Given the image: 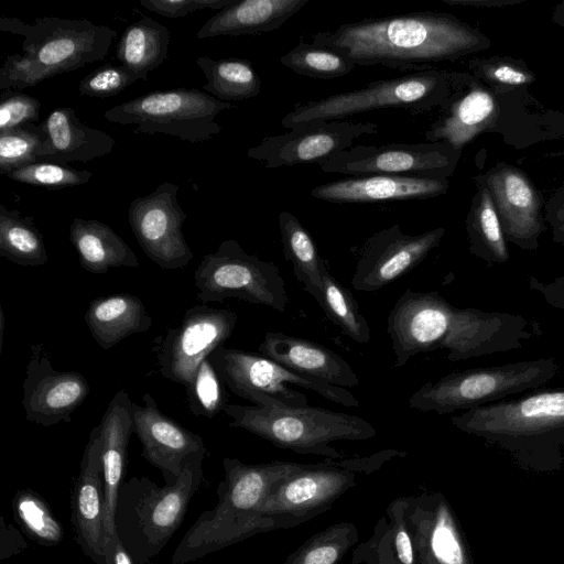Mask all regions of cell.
<instances>
[{"label":"cell","instance_id":"1","mask_svg":"<svg viewBox=\"0 0 564 564\" xmlns=\"http://www.w3.org/2000/svg\"><path fill=\"white\" fill-rule=\"evenodd\" d=\"M387 333L403 367L422 352L446 349L451 361L519 349L542 335L540 325L520 314L459 308L438 292L406 289L389 313Z\"/></svg>","mask_w":564,"mask_h":564},{"label":"cell","instance_id":"2","mask_svg":"<svg viewBox=\"0 0 564 564\" xmlns=\"http://www.w3.org/2000/svg\"><path fill=\"white\" fill-rule=\"evenodd\" d=\"M312 43L332 48L355 65L423 72L488 50L491 40L447 12L422 11L345 23L316 32Z\"/></svg>","mask_w":564,"mask_h":564},{"label":"cell","instance_id":"3","mask_svg":"<svg viewBox=\"0 0 564 564\" xmlns=\"http://www.w3.org/2000/svg\"><path fill=\"white\" fill-rule=\"evenodd\" d=\"M449 85L437 118L424 132L427 142L463 150L478 135L492 132L522 148L562 133L555 128V112L545 110L529 88L492 89L468 72L457 70H449Z\"/></svg>","mask_w":564,"mask_h":564},{"label":"cell","instance_id":"4","mask_svg":"<svg viewBox=\"0 0 564 564\" xmlns=\"http://www.w3.org/2000/svg\"><path fill=\"white\" fill-rule=\"evenodd\" d=\"M451 422L502 449L524 470L545 474L563 467L564 387L473 408Z\"/></svg>","mask_w":564,"mask_h":564},{"label":"cell","instance_id":"5","mask_svg":"<svg viewBox=\"0 0 564 564\" xmlns=\"http://www.w3.org/2000/svg\"><path fill=\"white\" fill-rule=\"evenodd\" d=\"M0 31L21 35L22 53L7 56L0 68L2 90H22L62 73L102 61L117 32L89 20L42 17L34 23L2 17Z\"/></svg>","mask_w":564,"mask_h":564},{"label":"cell","instance_id":"6","mask_svg":"<svg viewBox=\"0 0 564 564\" xmlns=\"http://www.w3.org/2000/svg\"><path fill=\"white\" fill-rule=\"evenodd\" d=\"M225 479L219 484L216 507L200 514L175 550L172 563L185 564L272 527L260 507L273 486L308 464L272 462L243 464L223 460Z\"/></svg>","mask_w":564,"mask_h":564},{"label":"cell","instance_id":"7","mask_svg":"<svg viewBox=\"0 0 564 564\" xmlns=\"http://www.w3.org/2000/svg\"><path fill=\"white\" fill-rule=\"evenodd\" d=\"M206 449L191 455L174 484L133 477L119 490L116 529L131 556L149 564L170 541L203 479Z\"/></svg>","mask_w":564,"mask_h":564},{"label":"cell","instance_id":"8","mask_svg":"<svg viewBox=\"0 0 564 564\" xmlns=\"http://www.w3.org/2000/svg\"><path fill=\"white\" fill-rule=\"evenodd\" d=\"M229 426L246 430L273 445L300 454L340 458L336 441H365L377 435L367 420L316 406L265 408L227 404Z\"/></svg>","mask_w":564,"mask_h":564},{"label":"cell","instance_id":"9","mask_svg":"<svg viewBox=\"0 0 564 564\" xmlns=\"http://www.w3.org/2000/svg\"><path fill=\"white\" fill-rule=\"evenodd\" d=\"M449 91V69L415 72L303 102L282 118L281 126L292 130L313 122L340 120L386 108L423 115L438 108Z\"/></svg>","mask_w":564,"mask_h":564},{"label":"cell","instance_id":"10","mask_svg":"<svg viewBox=\"0 0 564 564\" xmlns=\"http://www.w3.org/2000/svg\"><path fill=\"white\" fill-rule=\"evenodd\" d=\"M558 370L554 358H541L454 371L425 382L411 394L408 404L414 411L437 414L467 411L511 394L539 389Z\"/></svg>","mask_w":564,"mask_h":564},{"label":"cell","instance_id":"11","mask_svg":"<svg viewBox=\"0 0 564 564\" xmlns=\"http://www.w3.org/2000/svg\"><path fill=\"white\" fill-rule=\"evenodd\" d=\"M208 358L224 384L253 405L306 406L307 397L289 384L314 391L344 406L359 405V401L348 389L292 371L261 354L221 346Z\"/></svg>","mask_w":564,"mask_h":564},{"label":"cell","instance_id":"12","mask_svg":"<svg viewBox=\"0 0 564 564\" xmlns=\"http://www.w3.org/2000/svg\"><path fill=\"white\" fill-rule=\"evenodd\" d=\"M236 108L198 88L152 91L119 104L104 113L111 123L135 124L134 133H163L191 143L209 141L221 132L216 117Z\"/></svg>","mask_w":564,"mask_h":564},{"label":"cell","instance_id":"13","mask_svg":"<svg viewBox=\"0 0 564 564\" xmlns=\"http://www.w3.org/2000/svg\"><path fill=\"white\" fill-rule=\"evenodd\" d=\"M194 283L196 299L203 303L235 297L281 313L290 303L279 267L247 253L235 239L224 240L215 252L202 258Z\"/></svg>","mask_w":564,"mask_h":564},{"label":"cell","instance_id":"14","mask_svg":"<svg viewBox=\"0 0 564 564\" xmlns=\"http://www.w3.org/2000/svg\"><path fill=\"white\" fill-rule=\"evenodd\" d=\"M463 150L444 142L351 147L319 165L325 173L349 177L375 174L448 178Z\"/></svg>","mask_w":564,"mask_h":564},{"label":"cell","instance_id":"15","mask_svg":"<svg viewBox=\"0 0 564 564\" xmlns=\"http://www.w3.org/2000/svg\"><path fill=\"white\" fill-rule=\"evenodd\" d=\"M238 315L206 304L188 308L180 324L156 338V359L162 377L187 386L199 365L231 336Z\"/></svg>","mask_w":564,"mask_h":564},{"label":"cell","instance_id":"16","mask_svg":"<svg viewBox=\"0 0 564 564\" xmlns=\"http://www.w3.org/2000/svg\"><path fill=\"white\" fill-rule=\"evenodd\" d=\"M178 185L164 182L129 206L128 221L147 257L162 269L186 267L194 253L182 231L186 213L177 200Z\"/></svg>","mask_w":564,"mask_h":564},{"label":"cell","instance_id":"17","mask_svg":"<svg viewBox=\"0 0 564 564\" xmlns=\"http://www.w3.org/2000/svg\"><path fill=\"white\" fill-rule=\"evenodd\" d=\"M473 181L489 191L506 240L524 251L538 250L546 224L543 195L531 177L517 166L498 162Z\"/></svg>","mask_w":564,"mask_h":564},{"label":"cell","instance_id":"18","mask_svg":"<svg viewBox=\"0 0 564 564\" xmlns=\"http://www.w3.org/2000/svg\"><path fill=\"white\" fill-rule=\"evenodd\" d=\"M378 129L377 123L368 121L313 122L290 132L265 137L259 144L248 149L247 155L262 162L269 169L304 163L322 165L351 148L357 138L375 134Z\"/></svg>","mask_w":564,"mask_h":564},{"label":"cell","instance_id":"19","mask_svg":"<svg viewBox=\"0 0 564 564\" xmlns=\"http://www.w3.org/2000/svg\"><path fill=\"white\" fill-rule=\"evenodd\" d=\"M443 227L420 235H406L399 225L381 229L359 246L351 285L373 292L419 265L445 235Z\"/></svg>","mask_w":564,"mask_h":564},{"label":"cell","instance_id":"20","mask_svg":"<svg viewBox=\"0 0 564 564\" xmlns=\"http://www.w3.org/2000/svg\"><path fill=\"white\" fill-rule=\"evenodd\" d=\"M359 469L357 459L308 464L273 486L260 507V514L270 520L276 516L296 519L319 511L355 485Z\"/></svg>","mask_w":564,"mask_h":564},{"label":"cell","instance_id":"21","mask_svg":"<svg viewBox=\"0 0 564 564\" xmlns=\"http://www.w3.org/2000/svg\"><path fill=\"white\" fill-rule=\"evenodd\" d=\"M22 387L25 419L44 427L70 422L90 392L80 372L56 370L42 345L32 348Z\"/></svg>","mask_w":564,"mask_h":564},{"label":"cell","instance_id":"22","mask_svg":"<svg viewBox=\"0 0 564 564\" xmlns=\"http://www.w3.org/2000/svg\"><path fill=\"white\" fill-rule=\"evenodd\" d=\"M72 521L76 541L96 564H107L102 441L99 425L89 435L74 487Z\"/></svg>","mask_w":564,"mask_h":564},{"label":"cell","instance_id":"23","mask_svg":"<svg viewBox=\"0 0 564 564\" xmlns=\"http://www.w3.org/2000/svg\"><path fill=\"white\" fill-rule=\"evenodd\" d=\"M144 405L132 402L133 433L142 445V456L159 468L167 485L174 484L186 459L206 449L204 440L165 415L150 393Z\"/></svg>","mask_w":564,"mask_h":564},{"label":"cell","instance_id":"24","mask_svg":"<svg viewBox=\"0 0 564 564\" xmlns=\"http://www.w3.org/2000/svg\"><path fill=\"white\" fill-rule=\"evenodd\" d=\"M449 184L448 178L375 174L324 183L314 187L311 195L337 204L427 199L446 194Z\"/></svg>","mask_w":564,"mask_h":564},{"label":"cell","instance_id":"25","mask_svg":"<svg viewBox=\"0 0 564 564\" xmlns=\"http://www.w3.org/2000/svg\"><path fill=\"white\" fill-rule=\"evenodd\" d=\"M259 354L292 371L337 387L347 389L359 384L357 373L340 355L306 338L268 332L259 345Z\"/></svg>","mask_w":564,"mask_h":564},{"label":"cell","instance_id":"26","mask_svg":"<svg viewBox=\"0 0 564 564\" xmlns=\"http://www.w3.org/2000/svg\"><path fill=\"white\" fill-rule=\"evenodd\" d=\"M102 441V468L105 484V529L107 558L109 545L116 538V512L124 473L127 447L133 433L132 401L127 391H118L110 400L98 424ZM108 562V561H107Z\"/></svg>","mask_w":564,"mask_h":564},{"label":"cell","instance_id":"27","mask_svg":"<svg viewBox=\"0 0 564 564\" xmlns=\"http://www.w3.org/2000/svg\"><path fill=\"white\" fill-rule=\"evenodd\" d=\"M43 124L47 141L42 162H88L110 153L116 144L107 132L83 123L70 107L54 109Z\"/></svg>","mask_w":564,"mask_h":564},{"label":"cell","instance_id":"28","mask_svg":"<svg viewBox=\"0 0 564 564\" xmlns=\"http://www.w3.org/2000/svg\"><path fill=\"white\" fill-rule=\"evenodd\" d=\"M310 0H237L209 18L196 37L254 35L280 29Z\"/></svg>","mask_w":564,"mask_h":564},{"label":"cell","instance_id":"29","mask_svg":"<svg viewBox=\"0 0 564 564\" xmlns=\"http://www.w3.org/2000/svg\"><path fill=\"white\" fill-rule=\"evenodd\" d=\"M423 564H475L456 517L442 496H436L423 514L415 535Z\"/></svg>","mask_w":564,"mask_h":564},{"label":"cell","instance_id":"30","mask_svg":"<svg viewBox=\"0 0 564 564\" xmlns=\"http://www.w3.org/2000/svg\"><path fill=\"white\" fill-rule=\"evenodd\" d=\"M85 323L94 340L108 350L128 336L148 332L152 317L138 296L118 293L93 300Z\"/></svg>","mask_w":564,"mask_h":564},{"label":"cell","instance_id":"31","mask_svg":"<svg viewBox=\"0 0 564 564\" xmlns=\"http://www.w3.org/2000/svg\"><path fill=\"white\" fill-rule=\"evenodd\" d=\"M69 240L84 270L102 274L112 268H137L139 260L129 245L107 224L74 218Z\"/></svg>","mask_w":564,"mask_h":564},{"label":"cell","instance_id":"32","mask_svg":"<svg viewBox=\"0 0 564 564\" xmlns=\"http://www.w3.org/2000/svg\"><path fill=\"white\" fill-rule=\"evenodd\" d=\"M170 39L165 25L144 15L126 28L116 46V58L138 80H148L149 73L166 61Z\"/></svg>","mask_w":564,"mask_h":564},{"label":"cell","instance_id":"33","mask_svg":"<svg viewBox=\"0 0 564 564\" xmlns=\"http://www.w3.org/2000/svg\"><path fill=\"white\" fill-rule=\"evenodd\" d=\"M476 185L465 225L469 252L488 264H502L509 258L507 240L489 191Z\"/></svg>","mask_w":564,"mask_h":564},{"label":"cell","instance_id":"34","mask_svg":"<svg viewBox=\"0 0 564 564\" xmlns=\"http://www.w3.org/2000/svg\"><path fill=\"white\" fill-rule=\"evenodd\" d=\"M283 252L293 265L296 280L319 304L322 300V271L326 261L318 254L313 238L297 217L286 210L278 215Z\"/></svg>","mask_w":564,"mask_h":564},{"label":"cell","instance_id":"35","mask_svg":"<svg viewBox=\"0 0 564 564\" xmlns=\"http://www.w3.org/2000/svg\"><path fill=\"white\" fill-rule=\"evenodd\" d=\"M207 83L203 90L221 101H237L257 97L261 80L250 61L245 58H196Z\"/></svg>","mask_w":564,"mask_h":564},{"label":"cell","instance_id":"36","mask_svg":"<svg viewBox=\"0 0 564 564\" xmlns=\"http://www.w3.org/2000/svg\"><path fill=\"white\" fill-rule=\"evenodd\" d=\"M0 256L22 267L47 262L44 238L32 216L0 205Z\"/></svg>","mask_w":564,"mask_h":564},{"label":"cell","instance_id":"37","mask_svg":"<svg viewBox=\"0 0 564 564\" xmlns=\"http://www.w3.org/2000/svg\"><path fill=\"white\" fill-rule=\"evenodd\" d=\"M322 278L319 306L326 316L352 340L359 344L369 343L370 328L367 319L359 311L358 303L350 291L330 274L327 262L323 268Z\"/></svg>","mask_w":564,"mask_h":564},{"label":"cell","instance_id":"38","mask_svg":"<svg viewBox=\"0 0 564 564\" xmlns=\"http://www.w3.org/2000/svg\"><path fill=\"white\" fill-rule=\"evenodd\" d=\"M281 63L296 74L317 78L333 79L350 73L355 64L326 46L300 42L280 58Z\"/></svg>","mask_w":564,"mask_h":564},{"label":"cell","instance_id":"39","mask_svg":"<svg viewBox=\"0 0 564 564\" xmlns=\"http://www.w3.org/2000/svg\"><path fill=\"white\" fill-rule=\"evenodd\" d=\"M47 141L43 122L0 131V174L42 162Z\"/></svg>","mask_w":564,"mask_h":564},{"label":"cell","instance_id":"40","mask_svg":"<svg viewBox=\"0 0 564 564\" xmlns=\"http://www.w3.org/2000/svg\"><path fill=\"white\" fill-rule=\"evenodd\" d=\"M14 517L29 538L41 545L54 546L64 538V529L46 502L33 490L22 489L12 500Z\"/></svg>","mask_w":564,"mask_h":564},{"label":"cell","instance_id":"41","mask_svg":"<svg viewBox=\"0 0 564 564\" xmlns=\"http://www.w3.org/2000/svg\"><path fill=\"white\" fill-rule=\"evenodd\" d=\"M467 72L492 89L529 88L536 80L527 62L512 56L495 55L465 62Z\"/></svg>","mask_w":564,"mask_h":564},{"label":"cell","instance_id":"42","mask_svg":"<svg viewBox=\"0 0 564 564\" xmlns=\"http://www.w3.org/2000/svg\"><path fill=\"white\" fill-rule=\"evenodd\" d=\"M354 532L348 523L333 525L308 540L285 564H336L356 539Z\"/></svg>","mask_w":564,"mask_h":564},{"label":"cell","instance_id":"43","mask_svg":"<svg viewBox=\"0 0 564 564\" xmlns=\"http://www.w3.org/2000/svg\"><path fill=\"white\" fill-rule=\"evenodd\" d=\"M186 398L189 411L195 416L212 419L225 410L227 403L224 382L208 357L186 386Z\"/></svg>","mask_w":564,"mask_h":564},{"label":"cell","instance_id":"44","mask_svg":"<svg viewBox=\"0 0 564 564\" xmlns=\"http://www.w3.org/2000/svg\"><path fill=\"white\" fill-rule=\"evenodd\" d=\"M93 176L88 170H77L72 166L52 162H37L10 172L7 177L12 181L61 189L87 183Z\"/></svg>","mask_w":564,"mask_h":564},{"label":"cell","instance_id":"45","mask_svg":"<svg viewBox=\"0 0 564 564\" xmlns=\"http://www.w3.org/2000/svg\"><path fill=\"white\" fill-rule=\"evenodd\" d=\"M137 80V77L122 65L106 63L85 76L78 84V90L83 96L108 98L121 93Z\"/></svg>","mask_w":564,"mask_h":564},{"label":"cell","instance_id":"46","mask_svg":"<svg viewBox=\"0 0 564 564\" xmlns=\"http://www.w3.org/2000/svg\"><path fill=\"white\" fill-rule=\"evenodd\" d=\"M37 98L19 90H2L0 95V131L35 123L40 117Z\"/></svg>","mask_w":564,"mask_h":564},{"label":"cell","instance_id":"47","mask_svg":"<svg viewBox=\"0 0 564 564\" xmlns=\"http://www.w3.org/2000/svg\"><path fill=\"white\" fill-rule=\"evenodd\" d=\"M237 0H140L141 6L165 18L176 19L205 10H223Z\"/></svg>","mask_w":564,"mask_h":564},{"label":"cell","instance_id":"48","mask_svg":"<svg viewBox=\"0 0 564 564\" xmlns=\"http://www.w3.org/2000/svg\"><path fill=\"white\" fill-rule=\"evenodd\" d=\"M544 218L551 228L552 240L564 247V182L544 204Z\"/></svg>","mask_w":564,"mask_h":564},{"label":"cell","instance_id":"49","mask_svg":"<svg viewBox=\"0 0 564 564\" xmlns=\"http://www.w3.org/2000/svg\"><path fill=\"white\" fill-rule=\"evenodd\" d=\"M529 289L542 295L552 307L564 310V275L553 281L543 282L535 276L527 275Z\"/></svg>","mask_w":564,"mask_h":564},{"label":"cell","instance_id":"50","mask_svg":"<svg viewBox=\"0 0 564 564\" xmlns=\"http://www.w3.org/2000/svg\"><path fill=\"white\" fill-rule=\"evenodd\" d=\"M393 547L400 564H414V547L404 520H395L393 528Z\"/></svg>","mask_w":564,"mask_h":564},{"label":"cell","instance_id":"51","mask_svg":"<svg viewBox=\"0 0 564 564\" xmlns=\"http://www.w3.org/2000/svg\"><path fill=\"white\" fill-rule=\"evenodd\" d=\"M523 1L527 0H442V2L449 6H462L480 9L505 8L508 6L521 3Z\"/></svg>","mask_w":564,"mask_h":564},{"label":"cell","instance_id":"52","mask_svg":"<svg viewBox=\"0 0 564 564\" xmlns=\"http://www.w3.org/2000/svg\"><path fill=\"white\" fill-rule=\"evenodd\" d=\"M107 564H133L131 554L117 535L109 545Z\"/></svg>","mask_w":564,"mask_h":564},{"label":"cell","instance_id":"53","mask_svg":"<svg viewBox=\"0 0 564 564\" xmlns=\"http://www.w3.org/2000/svg\"><path fill=\"white\" fill-rule=\"evenodd\" d=\"M551 19L553 23L564 29V0L554 7Z\"/></svg>","mask_w":564,"mask_h":564},{"label":"cell","instance_id":"54","mask_svg":"<svg viewBox=\"0 0 564 564\" xmlns=\"http://www.w3.org/2000/svg\"><path fill=\"white\" fill-rule=\"evenodd\" d=\"M546 156H563L564 158V150H561L558 152L547 153Z\"/></svg>","mask_w":564,"mask_h":564}]
</instances>
